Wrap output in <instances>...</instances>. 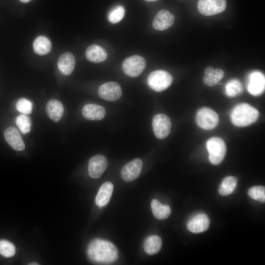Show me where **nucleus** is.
<instances>
[{
	"label": "nucleus",
	"instance_id": "7",
	"mask_svg": "<svg viewBox=\"0 0 265 265\" xmlns=\"http://www.w3.org/2000/svg\"><path fill=\"white\" fill-rule=\"evenodd\" d=\"M227 6L226 0H198L197 9L200 14L212 16L223 12Z\"/></svg>",
	"mask_w": 265,
	"mask_h": 265
},
{
	"label": "nucleus",
	"instance_id": "34",
	"mask_svg": "<svg viewBox=\"0 0 265 265\" xmlns=\"http://www.w3.org/2000/svg\"><path fill=\"white\" fill-rule=\"evenodd\" d=\"M147 1H157L158 0H145Z\"/></svg>",
	"mask_w": 265,
	"mask_h": 265
},
{
	"label": "nucleus",
	"instance_id": "21",
	"mask_svg": "<svg viewBox=\"0 0 265 265\" xmlns=\"http://www.w3.org/2000/svg\"><path fill=\"white\" fill-rule=\"evenodd\" d=\"M162 241L157 235H151L144 240L143 249L148 255H153L158 253L161 249Z\"/></svg>",
	"mask_w": 265,
	"mask_h": 265
},
{
	"label": "nucleus",
	"instance_id": "28",
	"mask_svg": "<svg viewBox=\"0 0 265 265\" xmlns=\"http://www.w3.org/2000/svg\"><path fill=\"white\" fill-rule=\"evenodd\" d=\"M125 15V9L122 5H118L112 9L108 13V20L112 24L119 22Z\"/></svg>",
	"mask_w": 265,
	"mask_h": 265
},
{
	"label": "nucleus",
	"instance_id": "23",
	"mask_svg": "<svg viewBox=\"0 0 265 265\" xmlns=\"http://www.w3.org/2000/svg\"><path fill=\"white\" fill-rule=\"evenodd\" d=\"M34 52L39 55H43L48 53L51 50L52 43L46 37H37L33 43Z\"/></svg>",
	"mask_w": 265,
	"mask_h": 265
},
{
	"label": "nucleus",
	"instance_id": "6",
	"mask_svg": "<svg viewBox=\"0 0 265 265\" xmlns=\"http://www.w3.org/2000/svg\"><path fill=\"white\" fill-rule=\"evenodd\" d=\"M145 59L139 55H134L126 58L122 63V69L125 74L131 77L140 75L146 67Z\"/></svg>",
	"mask_w": 265,
	"mask_h": 265
},
{
	"label": "nucleus",
	"instance_id": "25",
	"mask_svg": "<svg viewBox=\"0 0 265 265\" xmlns=\"http://www.w3.org/2000/svg\"><path fill=\"white\" fill-rule=\"evenodd\" d=\"M243 91L242 85L241 82L237 79H232L229 80L225 86V94L229 97H234L240 95Z\"/></svg>",
	"mask_w": 265,
	"mask_h": 265
},
{
	"label": "nucleus",
	"instance_id": "35",
	"mask_svg": "<svg viewBox=\"0 0 265 265\" xmlns=\"http://www.w3.org/2000/svg\"><path fill=\"white\" fill-rule=\"evenodd\" d=\"M30 265H38V264H34V263H33V264H30Z\"/></svg>",
	"mask_w": 265,
	"mask_h": 265
},
{
	"label": "nucleus",
	"instance_id": "14",
	"mask_svg": "<svg viewBox=\"0 0 265 265\" xmlns=\"http://www.w3.org/2000/svg\"><path fill=\"white\" fill-rule=\"evenodd\" d=\"M175 16L166 9L159 10L155 15L153 26L155 29L162 31L168 29L175 22Z\"/></svg>",
	"mask_w": 265,
	"mask_h": 265
},
{
	"label": "nucleus",
	"instance_id": "8",
	"mask_svg": "<svg viewBox=\"0 0 265 265\" xmlns=\"http://www.w3.org/2000/svg\"><path fill=\"white\" fill-rule=\"evenodd\" d=\"M152 127L156 137L162 139L169 134L171 129V122L167 115L159 113L154 117Z\"/></svg>",
	"mask_w": 265,
	"mask_h": 265
},
{
	"label": "nucleus",
	"instance_id": "3",
	"mask_svg": "<svg viewBox=\"0 0 265 265\" xmlns=\"http://www.w3.org/2000/svg\"><path fill=\"white\" fill-rule=\"evenodd\" d=\"M206 148L209 153V159L213 165L220 164L223 160L227 151L224 140L218 137H212L206 142Z\"/></svg>",
	"mask_w": 265,
	"mask_h": 265
},
{
	"label": "nucleus",
	"instance_id": "19",
	"mask_svg": "<svg viewBox=\"0 0 265 265\" xmlns=\"http://www.w3.org/2000/svg\"><path fill=\"white\" fill-rule=\"evenodd\" d=\"M46 110L50 118L57 122L61 119L63 116L64 108L60 101L55 99H52L47 103Z\"/></svg>",
	"mask_w": 265,
	"mask_h": 265
},
{
	"label": "nucleus",
	"instance_id": "20",
	"mask_svg": "<svg viewBox=\"0 0 265 265\" xmlns=\"http://www.w3.org/2000/svg\"><path fill=\"white\" fill-rule=\"evenodd\" d=\"M107 55L106 51L98 45L89 46L85 52V56L87 60L94 63L103 62L106 59Z\"/></svg>",
	"mask_w": 265,
	"mask_h": 265
},
{
	"label": "nucleus",
	"instance_id": "10",
	"mask_svg": "<svg viewBox=\"0 0 265 265\" xmlns=\"http://www.w3.org/2000/svg\"><path fill=\"white\" fill-rule=\"evenodd\" d=\"M100 98L107 101H115L119 100L122 94L120 86L116 82H107L101 85L98 89Z\"/></svg>",
	"mask_w": 265,
	"mask_h": 265
},
{
	"label": "nucleus",
	"instance_id": "22",
	"mask_svg": "<svg viewBox=\"0 0 265 265\" xmlns=\"http://www.w3.org/2000/svg\"><path fill=\"white\" fill-rule=\"evenodd\" d=\"M153 214L155 218L159 220L168 218L171 214V211L168 205L162 204L157 199H153L151 203Z\"/></svg>",
	"mask_w": 265,
	"mask_h": 265
},
{
	"label": "nucleus",
	"instance_id": "15",
	"mask_svg": "<svg viewBox=\"0 0 265 265\" xmlns=\"http://www.w3.org/2000/svg\"><path fill=\"white\" fill-rule=\"evenodd\" d=\"M4 136L7 142L15 150L20 151L25 149V145L23 138L15 128H7L4 131Z\"/></svg>",
	"mask_w": 265,
	"mask_h": 265
},
{
	"label": "nucleus",
	"instance_id": "12",
	"mask_svg": "<svg viewBox=\"0 0 265 265\" xmlns=\"http://www.w3.org/2000/svg\"><path fill=\"white\" fill-rule=\"evenodd\" d=\"M107 166L106 157L98 155L92 157L89 160L88 171L89 176L94 179L100 177Z\"/></svg>",
	"mask_w": 265,
	"mask_h": 265
},
{
	"label": "nucleus",
	"instance_id": "5",
	"mask_svg": "<svg viewBox=\"0 0 265 265\" xmlns=\"http://www.w3.org/2000/svg\"><path fill=\"white\" fill-rule=\"evenodd\" d=\"M218 115L212 109L204 107L200 108L196 115V122L198 126L205 130H211L217 127L219 123Z\"/></svg>",
	"mask_w": 265,
	"mask_h": 265
},
{
	"label": "nucleus",
	"instance_id": "18",
	"mask_svg": "<svg viewBox=\"0 0 265 265\" xmlns=\"http://www.w3.org/2000/svg\"><path fill=\"white\" fill-rule=\"evenodd\" d=\"M113 190V185L109 182L104 183L100 187L95 199V203L99 207L106 206L109 201Z\"/></svg>",
	"mask_w": 265,
	"mask_h": 265
},
{
	"label": "nucleus",
	"instance_id": "2",
	"mask_svg": "<svg viewBox=\"0 0 265 265\" xmlns=\"http://www.w3.org/2000/svg\"><path fill=\"white\" fill-rule=\"evenodd\" d=\"M259 111L252 106L241 103L236 105L232 109L230 117L232 123L237 127L249 126L257 121Z\"/></svg>",
	"mask_w": 265,
	"mask_h": 265
},
{
	"label": "nucleus",
	"instance_id": "29",
	"mask_svg": "<svg viewBox=\"0 0 265 265\" xmlns=\"http://www.w3.org/2000/svg\"><path fill=\"white\" fill-rule=\"evenodd\" d=\"M15 253V247L13 243L6 240H0V254L3 256L9 258Z\"/></svg>",
	"mask_w": 265,
	"mask_h": 265
},
{
	"label": "nucleus",
	"instance_id": "30",
	"mask_svg": "<svg viewBox=\"0 0 265 265\" xmlns=\"http://www.w3.org/2000/svg\"><path fill=\"white\" fill-rule=\"evenodd\" d=\"M16 124L23 133H27L30 131V120L26 114L19 115L16 119Z\"/></svg>",
	"mask_w": 265,
	"mask_h": 265
},
{
	"label": "nucleus",
	"instance_id": "33",
	"mask_svg": "<svg viewBox=\"0 0 265 265\" xmlns=\"http://www.w3.org/2000/svg\"><path fill=\"white\" fill-rule=\"evenodd\" d=\"M31 0H20V1L23 3H26L30 1Z\"/></svg>",
	"mask_w": 265,
	"mask_h": 265
},
{
	"label": "nucleus",
	"instance_id": "27",
	"mask_svg": "<svg viewBox=\"0 0 265 265\" xmlns=\"http://www.w3.org/2000/svg\"><path fill=\"white\" fill-rule=\"evenodd\" d=\"M248 195L252 199L264 203L265 202V187L264 186H256L250 188Z\"/></svg>",
	"mask_w": 265,
	"mask_h": 265
},
{
	"label": "nucleus",
	"instance_id": "24",
	"mask_svg": "<svg viewBox=\"0 0 265 265\" xmlns=\"http://www.w3.org/2000/svg\"><path fill=\"white\" fill-rule=\"evenodd\" d=\"M238 179L234 176H227L222 181L219 186L218 191L222 196H227L231 194L235 190L238 183Z\"/></svg>",
	"mask_w": 265,
	"mask_h": 265
},
{
	"label": "nucleus",
	"instance_id": "1",
	"mask_svg": "<svg viewBox=\"0 0 265 265\" xmlns=\"http://www.w3.org/2000/svg\"><path fill=\"white\" fill-rule=\"evenodd\" d=\"M87 253L89 259L98 264H110L118 258L116 246L110 241L99 238L94 239L90 242Z\"/></svg>",
	"mask_w": 265,
	"mask_h": 265
},
{
	"label": "nucleus",
	"instance_id": "4",
	"mask_svg": "<svg viewBox=\"0 0 265 265\" xmlns=\"http://www.w3.org/2000/svg\"><path fill=\"white\" fill-rule=\"evenodd\" d=\"M173 78L167 71L157 70L151 72L147 78L149 87L157 92H161L168 88L172 84Z\"/></svg>",
	"mask_w": 265,
	"mask_h": 265
},
{
	"label": "nucleus",
	"instance_id": "13",
	"mask_svg": "<svg viewBox=\"0 0 265 265\" xmlns=\"http://www.w3.org/2000/svg\"><path fill=\"white\" fill-rule=\"evenodd\" d=\"M210 225V219L207 214L198 213L192 216L187 223V229L193 233L206 231Z\"/></svg>",
	"mask_w": 265,
	"mask_h": 265
},
{
	"label": "nucleus",
	"instance_id": "32",
	"mask_svg": "<svg viewBox=\"0 0 265 265\" xmlns=\"http://www.w3.org/2000/svg\"><path fill=\"white\" fill-rule=\"evenodd\" d=\"M214 69L213 67L211 66H208L205 69L204 71V74L205 75H210L214 71Z\"/></svg>",
	"mask_w": 265,
	"mask_h": 265
},
{
	"label": "nucleus",
	"instance_id": "31",
	"mask_svg": "<svg viewBox=\"0 0 265 265\" xmlns=\"http://www.w3.org/2000/svg\"><path fill=\"white\" fill-rule=\"evenodd\" d=\"M16 107L18 111L25 114H30L32 109L31 103L25 98H21L17 101Z\"/></svg>",
	"mask_w": 265,
	"mask_h": 265
},
{
	"label": "nucleus",
	"instance_id": "26",
	"mask_svg": "<svg viewBox=\"0 0 265 265\" xmlns=\"http://www.w3.org/2000/svg\"><path fill=\"white\" fill-rule=\"evenodd\" d=\"M224 71L220 68L214 69L210 75H204L203 78L204 83L209 86H213L223 78Z\"/></svg>",
	"mask_w": 265,
	"mask_h": 265
},
{
	"label": "nucleus",
	"instance_id": "11",
	"mask_svg": "<svg viewBox=\"0 0 265 265\" xmlns=\"http://www.w3.org/2000/svg\"><path fill=\"white\" fill-rule=\"evenodd\" d=\"M143 166V162L139 159H135L125 164L121 169V176L124 181L132 182L139 176Z\"/></svg>",
	"mask_w": 265,
	"mask_h": 265
},
{
	"label": "nucleus",
	"instance_id": "9",
	"mask_svg": "<svg viewBox=\"0 0 265 265\" xmlns=\"http://www.w3.org/2000/svg\"><path fill=\"white\" fill-rule=\"evenodd\" d=\"M265 83L264 74L258 71H253L248 75L247 78V91L253 96H259L265 90Z\"/></svg>",
	"mask_w": 265,
	"mask_h": 265
},
{
	"label": "nucleus",
	"instance_id": "16",
	"mask_svg": "<svg viewBox=\"0 0 265 265\" xmlns=\"http://www.w3.org/2000/svg\"><path fill=\"white\" fill-rule=\"evenodd\" d=\"M83 117L89 120H101L106 115L105 108L95 104H88L84 106L82 109Z\"/></svg>",
	"mask_w": 265,
	"mask_h": 265
},
{
	"label": "nucleus",
	"instance_id": "17",
	"mask_svg": "<svg viewBox=\"0 0 265 265\" xmlns=\"http://www.w3.org/2000/svg\"><path fill=\"white\" fill-rule=\"evenodd\" d=\"M75 63L76 60L74 55L70 52H66L59 57L57 66L62 74L68 76L73 71Z\"/></svg>",
	"mask_w": 265,
	"mask_h": 265
}]
</instances>
